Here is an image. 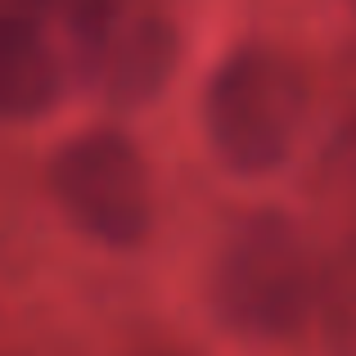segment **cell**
<instances>
[{
  "mask_svg": "<svg viewBox=\"0 0 356 356\" xmlns=\"http://www.w3.org/2000/svg\"><path fill=\"white\" fill-rule=\"evenodd\" d=\"M307 108H312L307 72L275 45L243 41L208 77L203 131L230 172L261 176L293 154Z\"/></svg>",
  "mask_w": 356,
  "mask_h": 356,
  "instance_id": "cell-2",
  "label": "cell"
},
{
  "mask_svg": "<svg viewBox=\"0 0 356 356\" xmlns=\"http://www.w3.org/2000/svg\"><path fill=\"white\" fill-rule=\"evenodd\" d=\"M63 72L18 0H0V118H41L63 95Z\"/></svg>",
  "mask_w": 356,
  "mask_h": 356,
  "instance_id": "cell-5",
  "label": "cell"
},
{
  "mask_svg": "<svg viewBox=\"0 0 356 356\" xmlns=\"http://www.w3.org/2000/svg\"><path fill=\"white\" fill-rule=\"evenodd\" d=\"M59 208L108 248H136L154 230V176L131 136L90 127L63 140L50 158Z\"/></svg>",
  "mask_w": 356,
  "mask_h": 356,
  "instance_id": "cell-3",
  "label": "cell"
},
{
  "mask_svg": "<svg viewBox=\"0 0 356 356\" xmlns=\"http://www.w3.org/2000/svg\"><path fill=\"white\" fill-rule=\"evenodd\" d=\"M181 59V36L158 9L113 0L95 32L81 77L104 90L113 104H145L163 90Z\"/></svg>",
  "mask_w": 356,
  "mask_h": 356,
  "instance_id": "cell-4",
  "label": "cell"
},
{
  "mask_svg": "<svg viewBox=\"0 0 356 356\" xmlns=\"http://www.w3.org/2000/svg\"><path fill=\"white\" fill-rule=\"evenodd\" d=\"M352 9H356V0H352Z\"/></svg>",
  "mask_w": 356,
  "mask_h": 356,
  "instance_id": "cell-6",
  "label": "cell"
},
{
  "mask_svg": "<svg viewBox=\"0 0 356 356\" xmlns=\"http://www.w3.org/2000/svg\"><path fill=\"white\" fill-rule=\"evenodd\" d=\"M208 298L217 321L243 339H289L321 298V261L289 212L252 208L226 230L212 261Z\"/></svg>",
  "mask_w": 356,
  "mask_h": 356,
  "instance_id": "cell-1",
  "label": "cell"
}]
</instances>
